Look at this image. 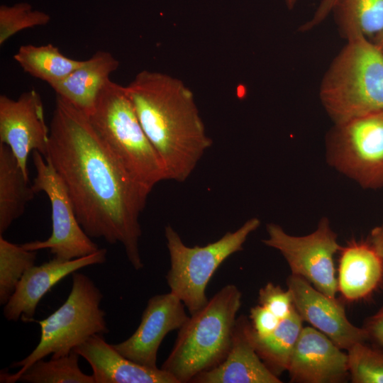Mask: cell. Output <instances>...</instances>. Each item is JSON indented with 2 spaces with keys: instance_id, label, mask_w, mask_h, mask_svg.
Instances as JSON below:
<instances>
[{
  "instance_id": "cell-19",
  "label": "cell",
  "mask_w": 383,
  "mask_h": 383,
  "mask_svg": "<svg viewBox=\"0 0 383 383\" xmlns=\"http://www.w3.org/2000/svg\"><path fill=\"white\" fill-rule=\"evenodd\" d=\"M118 66L119 62L111 53L98 51L66 77L50 86L57 96L89 116L99 92Z\"/></svg>"
},
{
  "instance_id": "cell-33",
  "label": "cell",
  "mask_w": 383,
  "mask_h": 383,
  "mask_svg": "<svg viewBox=\"0 0 383 383\" xmlns=\"http://www.w3.org/2000/svg\"><path fill=\"white\" fill-rule=\"evenodd\" d=\"M373 43H375L383 52V33L379 35Z\"/></svg>"
},
{
  "instance_id": "cell-10",
  "label": "cell",
  "mask_w": 383,
  "mask_h": 383,
  "mask_svg": "<svg viewBox=\"0 0 383 383\" xmlns=\"http://www.w3.org/2000/svg\"><path fill=\"white\" fill-rule=\"evenodd\" d=\"M267 231L268 237L263 243L280 252L292 274L303 277L318 291L335 298L338 289L333 256L342 246L327 218H322L317 228L304 236L287 234L275 223L267 224Z\"/></svg>"
},
{
  "instance_id": "cell-24",
  "label": "cell",
  "mask_w": 383,
  "mask_h": 383,
  "mask_svg": "<svg viewBox=\"0 0 383 383\" xmlns=\"http://www.w3.org/2000/svg\"><path fill=\"white\" fill-rule=\"evenodd\" d=\"M79 354L72 350L70 354L40 359L28 367L17 382L30 383H95L92 374L84 373L79 367Z\"/></svg>"
},
{
  "instance_id": "cell-25",
  "label": "cell",
  "mask_w": 383,
  "mask_h": 383,
  "mask_svg": "<svg viewBox=\"0 0 383 383\" xmlns=\"http://www.w3.org/2000/svg\"><path fill=\"white\" fill-rule=\"evenodd\" d=\"M36 251L12 243L0 235V304L5 305L25 272L35 265Z\"/></svg>"
},
{
  "instance_id": "cell-32",
  "label": "cell",
  "mask_w": 383,
  "mask_h": 383,
  "mask_svg": "<svg viewBox=\"0 0 383 383\" xmlns=\"http://www.w3.org/2000/svg\"><path fill=\"white\" fill-rule=\"evenodd\" d=\"M367 240L375 248L383 261V221L371 231Z\"/></svg>"
},
{
  "instance_id": "cell-14",
  "label": "cell",
  "mask_w": 383,
  "mask_h": 383,
  "mask_svg": "<svg viewBox=\"0 0 383 383\" xmlns=\"http://www.w3.org/2000/svg\"><path fill=\"white\" fill-rule=\"evenodd\" d=\"M292 382L340 383L350 377L348 353L313 327L302 328L287 370Z\"/></svg>"
},
{
  "instance_id": "cell-15",
  "label": "cell",
  "mask_w": 383,
  "mask_h": 383,
  "mask_svg": "<svg viewBox=\"0 0 383 383\" xmlns=\"http://www.w3.org/2000/svg\"><path fill=\"white\" fill-rule=\"evenodd\" d=\"M107 250L96 252L82 257L61 260L53 257L40 265L28 269L18 282L16 291L4 305L3 314L6 320L24 322L33 318L41 299L60 281L79 270L106 260Z\"/></svg>"
},
{
  "instance_id": "cell-8",
  "label": "cell",
  "mask_w": 383,
  "mask_h": 383,
  "mask_svg": "<svg viewBox=\"0 0 383 383\" xmlns=\"http://www.w3.org/2000/svg\"><path fill=\"white\" fill-rule=\"evenodd\" d=\"M328 157L331 165L362 187H383V111L335 125Z\"/></svg>"
},
{
  "instance_id": "cell-6",
  "label": "cell",
  "mask_w": 383,
  "mask_h": 383,
  "mask_svg": "<svg viewBox=\"0 0 383 383\" xmlns=\"http://www.w3.org/2000/svg\"><path fill=\"white\" fill-rule=\"evenodd\" d=\"M72 275V288L65 301L45 318L26 321L40 326L39 343L27 357L11 363V367H20L18 371H1V382L14 383L37 360L49 355L55 358L67 355L91 336L109 333L106 313L101 308L102 292L86 274L77 271Z\"/></svg>"
},
{
  "instance_id": "cell-31",
  "label": "cell",
  "mask_w": 383,
  "mask_h": 383,
  "mask_svg": "<svg viewBox=\"0 0 383 383\" xmlns=\"http://www.w3.org/2000/svg\"><path fill=\"white\" fill-rule=\"evenodd\" d=\"M338 1V0H323L313 18L301 26L300 30L301 31H307L322 22L333 9Z\"/></svg>"
},
{
  "instance_id": "cell-22",
  "label": "cell",
  "mask_w": 383,
  "mask_h": 383,
  "mask_svg": "<svg viewBox=\"0 0 383 383\" xmlns=\"http://www.w3.org/2000/svg\"><path fill=\"white\" fill-rule=\"evenodd\" d=\"M13 59L25 72L49 85L64 79L84 62L65 56L52 44L21 45Z\"/></svg>"
},
{
  "instance_id": "cell-7",
  "label": "cell",
  "mask_w": 383,
  "mask_h": 383,
  "mask_svg": "<svg viewBox=\"0 0 383 383\" xmlns=\"http://www.w3.org/2000/svg\"><path fill=\"white\" fill-rule=\"evenodd\" d=\"M260 225L257 218L248 220L233 232L205 246L188 247L170 225L165 228L170 268L166 275L170 292L191 314L208 302L206 287L216 270L229 256L240 251L249 235Z\"/></svg>"
},
{
  "instance_id": "cell-20",
  "label": "cell",
  "mask_w": 383,
  "mask_h": 383,
  "mask_svg": "<svg viewBox=\"0 0 383 383\" xmlns=\"http://www.w3.org/2000/svg\"><path fill=\"white\" fill-rule=\"evenodd\" d=\"M35 194L10 148L0 144V235L23 213Z\"/></svg>"
},
{
  "instance_id": "cell-17",
  "label": "cell",
  "mask_w": 383,
  "mask_h": 383,
  "mask_svg": "<svg viewBox=\"0 0 383 383\" xmlns=\"http://www.w3.org/2000/svg\"><path fill=\"white\" fill-rule=\"evenodd\" d=\"M73 350L90 365L95 383H179L161 368H150L124 357L100 334Z\"/></svg>"
},
{
  "instance_id": "cell-26",
  "label": "cell",
  "mask_w": 383,
  "mask_h": 383,
  "mask_svg": "<svg viewBox=\"0 0 383 383\" xmlns=\"http://www.w3.org/2000/svg\"><path fill=\"white\" fill-rule=\"evenodd\" d=\"M353 383H383V347L359 343L348 350Z\"/></svg>"
},
{
  "instance_id": "cell-3",
  "label": "cell",
  "mask_w": 383,
  "mask_h": 383,
  "mask_svg": "<svg viewBox=\"0 0 383 383\" xmlns=\"http://www.w3.org/2000/svg\"><path fill=\"white\" fill-rule=\"evenodd\" d=\"M241 303L242 294L235 285L221 288L179 329L161 369L179 383H186L220 365L231 348Z\"/></svg>"
},
{
  "instance_id": "cell-1",
  "label": "cell",
  "mask_w": 383,
  "mask_h": 383,
  "mask_svg": "<svg viewBox=\"0 0 383 383\" xmlns=\"http://www.w3.org/2000/svg\"><path fill=\"white\" fill-rule=\"evenodd\" d=\"M44 157L67 187L86 233L110 244L120 243L133 268H143L139 216L150 192L116 160L88 116L59 96Z\"/></svg>"
},
{
  "instance_id": "cell-12",
  "label": "cell",
  "mask_w": 383,
  "mask_h": 383,
  "mask_svg": "<svg viewBox=\"0 0 383 383\" xmlns=\"http://www.w3.org/2000/svg\"><path fill=\"white\" fill-rule=\"evenodd\" d=\"M185 306L170 292L148 301L140 323L126 340L113 345L124 357L145 367L157 369L158 349L166 335L179 329L189 318Z\"/></svg>"
},
{
  "instance_id": "cell-28",
  "label": "cell",
  "mask_w": 383,
  "mask_h": 383,
  "mask_svg": "<svg viewBox=\"0 0 383 383\" xmlns=\"http://www.w3.org/2000/svg\"><path fill=\"white\" fill-rule=\"evenodd\" d=\"M258 302L280 320L289 316L294 308L290 290H284L272 282H268L260 289Z\"/></svg>"
},
{
  "instance_id": "cell-29",
  "label": "cell",
  "mask_w": 383,
  "mask_h": 383,
  "mask_svg": "<svg viewBox=\"0 0 383 383\" xmlns=\"http://www.w3.org/2000/svg\"><path fill=\"white\" fill-rule=\"evenodd\" d=\"M250 318L253 331L259 336H265L272 333L281 321L269 309L260 304L250 309Z\"/></svg>"
},
{
  "instance_id": "cell-30",
  "label": "cell",
  "mask_w": 383,
  "mask_h": 383,
  "mask_svg": "<svg viewBox=\"0 0 383 383\" xmlns=\"http://www.w3.org/2000/svg\"><path fill=\"white\" fill-rule=\"evenodd\" d=\"M367 334V341L383 347V305L365 321L362 327Z\"/></svg>"
},
{
  "instance_id": "cell-2",
  "label": "cell",
  "mask_w": 383,
  "mask_h": 383,
  "mask_svg": "<svg viewBox=\"0 0 383 383\" xmlns=\"http://www.w3.org/2000/svg\"><path fill=\"white\" fill-rule=\"evenodd\" d=\"M126 89L164 165L166 179L185 181L212 144L193 92L177 77L147 70Z\"/></svg>"
},
{
  "instance_id": "cell-18",
  "label": "cell",
  "mask_w": 383,
  "mask_h": 383,
  "mask_svg": "<svg viewBox=\"0 0 383 383\" xmlns=\"http://www.w3.org/2000/svg\"><path fill=\"white\" fill-rule=\"evenodd\" d=\"M340 251L338 291L348 301L368 296L383 278L382 257L368 240H353Z\"/></svg>"
},
{
  "instance_id": "cell-21",
  "label": "cell",
  "mask_w": 383,
  "mask_h": 383,
  "mask_svg": "<svg viewBox=\"0 0 383 383\" xmlns=\"http://www.w3.org/2000/svg\"><path fill=\"white\" fill-rule=\"evenodd\" d=\"M303 320L294 308L277 327L265 336L255 333L251 326V336L259 357L277 377L287 371L295 345L303 328Z\"/></svg>"
},
{
  "instance_id": "cell-9",
  "label": "cell",
  "mask_w": 383,
  "mask_h": 383,
  "mask_svg": "<svg viewBox=\"0 0 383 383\" xmlns=\"http://www.w3.org/2000/svg\"><path fill=\"white\" fill-rule=\"evenodd\" d=\"M36 175L32 187L36 193L48 196L52 212V233L45 240L22 244L26 250L37 251L49 249L54 257L70 260L89 255L99 248L79 224L69 192L57 171L38 151L32 152Z\"/></svg>"
},
{
  "instance_id": "cell-16",
  "label": "cell",
  "mask_w": 383,
  "mask_h": 383,
  "mask_svg": "<svg viewBox=\"0 0 383 383\" xmlns=\"http://www.w3.org/2000/svg\"><path fill=\"white\" fill-rule=\"evenodd\" d=\"M195 383H281L256 352L251 324L245 316L237 318L231 348L218 366L196 376Z\"/></svg>"
},
{
  "instance_id": "cell-5",
  "label": "cell",
  "mask_w": 383,
  "mask_h": 383,
  "mask_svg": "<svg viewBox=\"0 0 383 383\" xmlns=\"http://www.w3.org/2000/svg\"><path fill=\"white\" fill-rule=\"evenodd\" d=\"M88 118L116 160L148 192L166 179L164 165L143 129L126 87L109 79Z\"/></svg>"
},
{
  "instance_id": "cell-34",
  "label": "cell",
  "mask_w": 383,
  "mask_h": 383,
  "mask_svg": "<svg viewBox=\"0 0 383 383\" xmlns=\"http://www.w3.org/2000/svg\"><path fill=\"white\" fill-rule=\"evenodd\" d=\"M289 9H292L296 4V0H284Z\"/></svg>"
},
{
  "instance_id": "cell-11",
  "label": "cell",
  "mask_w": 383,
  "mask_h": 383,
  "mask_svg": "<svg viewBox=\"0 0 383 383\" xmlns=\"http://www.w3.org/2000/svg\"><path fill=\"white\" fill-rule=\"evenodd\" d=\"M49 140L43 104L35 89L23 92L16 99L0 96V144L10 148L27 177L29 154L38 151L45 157Z\"/></svg>"
},
{
  "instance_id": "cell-27",
  "label": "cell",
  "mask_w": 383,
  "mask_h": 383,
  "mask_svg": "<svg viewBox=\"0 0 383 383\" xmlns=\"http://www.w3.org/2000/svg\"><path fill=\"white\" fill-rule=\"evenodd\" d=\"M49 14L33 9L27 2L0 6V45L17 33L30 28L47 25Z\"/></svg>"
},
{
  "instance_id": "cell-4",
  "label": "cell",
  "mask_w": 383,
  "mask_h": 383,
  "mask_svg": "<svg viewBox=\"0 0 383 383\" xmlns=\"http://www.w3.org/2000/svg\"><path fill=\"white\" fill-rule=\"evenodd\" d=\"M348 40L320 90L322 104L335 125L383 111V52L364 36Z\"/></svg>"
},
{
  "instance_id": "cell-23",
  "label": "cell",
  "mask_w": 383,
  "mask_h": 383,
  "mask_svg": "<svg viewBox=\"0 0 383 383\" xmlns=\"http://www.w3.org/2000/svg\"><path fill=\"white\" fill-rule=\"evenodd\" d=\"M333 10L348 40L364 36L375 40L383 33V0H338Z\"/></svg>"
},
{
  "instance_id": "cell-13",
  "label": "cell",
  "mask_w": 383,
  "mask_h": 383,
  "mask_svg": "<svg viewBox=\"0 0 383 383\" xmlns=\"http://www.w3.org/2000/svg\"><path fill=\"white\" fill-rule=\"evenodd\" d=\"M295 309L303 321L328 336L342 350L367 342L363 328L351 323L344 306L335 299L316 289L306 279L291 274L287 279Z\"/></svg>"
}]
</instances>
